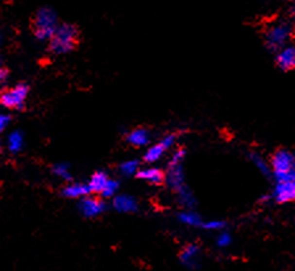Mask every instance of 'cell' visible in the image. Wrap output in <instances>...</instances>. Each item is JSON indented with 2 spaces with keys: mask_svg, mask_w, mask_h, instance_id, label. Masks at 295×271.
I'll use <instances>...</instances> for the list:
<instances>
[{
  "mask_svg": "<svg viewBox=\"0 0 295 271\" xmlns=\"http://www.w3.org/2000/svg\"><path fill=\"white\" fill-rule=\"evenodd\" d=\"M79 40L77 25L71 23L58 24L54 34L49 40V50L55 55L68 54L75 49Z\"/></svg>",
  "mask_w": 295,
  "mask_h": 271,
  "instance_id": "6da1fadb",
  "label": "cell"
},
{
  "mask_svg": "<svg viewBox=\"0 0 295 271\" xmlns=\"http://www.w3.org/2000/svg\"><path fill=\"white\" fill-rule=\"evenodd\" d=\"M272 176L276 183L295 182V157L289 149H278L269 161Z\"/></svg>",
  "mask_w": 295,
  "mask_h": 271,
  "instance_id": "7a4b0ae2",
  "label": "cell"
},
{
  "mask_svg": "<svg viewBox=\"0 0 295 271\" xmlns=\"http://www.w3.org/2000/svg\"><path fill=\"white\" fill-rule=\"evenodd\" d=\"M58 27V17L53 8L41 7L33 17V33L38 41H49Z\"/></svg>",
  "mask_w": 295,
  "mask_h": 271,
  "instance_id": "3957f363",
  "label": "cell"
},
{
  "mask_svg": "<svg viewBox=\"0 0 295 271\" xmlns=\"http://www.w3.org/2000/svg\"><path fill=\"white\" fill-rule=\"evenodd\" d=\"M291 37H293V25L289 21H278L266 29L263 44L270 53H278L279 50L289 45Z\"/></svg>",
  "mask_w": 295,
  "mask_h": 271,
  "instance_id": "277c9868",
  "label": "cell"
},
{
  "mask_svg": "<svg viewBox=\"0 0 295 271\" xmlns=\"http://www.w3.org/2000/svg\"><path fill=\"white\" fill-rule=\"evenodd\" d=\"M28 94L29 86L25 83H18L12 88L0 94V104L9 109H23Z\"/></svg>",
  "mask_w": 295,
  "mask_h": 271,
  "instance_id": "5b68a950",
  "label": "cell"
},
{
  "mask_svg": "<svg viewBox=\"0 0 295 271\" xmlns=\"http://www.w3.org/2000/svg\"><path fill=\"white\" fill-rule=\"evenodd\" d=\"M177 138V133H169V135L164 136L157 144L152 145V146L148 148V150L144 154V158H142L144 162L152 165V163H156L157 161H159L169 149H172L173 145L175 144Z\"/></svg>",
  "mask_w": 295,
  "mask_h": 271,
  "instance_id": "8992f818",
  "label": "cell"
},
{
  "mask_svg": "<svg viewBox=\"0 0 295 271\" xmlns=\"http://www.w3.org/2000/svg\"><path fill=\"white\" fill-rule=\"evenodd\" d=\"M107 209V204L104 200L99 198V196H86L79 199L78 203V211L86 219H95V217L102 216Z\"/></svg>",
  "mask_w": 295,
  "mask_h": 271,
  "instance_id": "52a82bcc",
  "label": "cell"
},
{
  "mask_svg": "<svg viewBox=\"0 0 295 271\" xmlns=\"http://www.w3.org/2000/svg\"><path fill=\"white\" fill-rule=\"evenodd\" d=\"M165 181L168 182L170 188L175 194L181 192L183 188L189 186L186 185V178H185V170H183V163L178 165H169L168 174H165Z\"/></svg>",
  "mask_w": 295,
  "mask_h": 271,
  "instance_id": "ba28073f",
  "label": "cell"
},
{
  "mask_svg": "<svg viewBox=\"0 0 295 271\" xmlns=\"http://www.w3.org/2000/svg\"><path fill=\"white\" fill-rule=\"evenodd\" d=\"M200 253L202 249L199 245L189 244L182 249L179 253V262L190 270H198L202 265L200 262Z\"/></svg>",
  "mask_w": 295,
  "mask_h": 271,
  "instance_id": "9c48e42d",
  "label": "cell"
},
{
  "mask_svg": "<svg viewBox=\"0 0 295 271\" xmlns=\"http://www.w3.org/2000/svg\"><path fill=\"white\" fill-rule=\"evenodd\" d=\"M272 200L278 204L291 203L295 199V182H281L276 183L272 191Z\"/></svg>",
  "mask_w": 295,
  "mask_h": 271,
  "instance_id": "30bf717a",
  "label": "cell"
},
{
  "mask_svg": "<svg viewBox=\"0 0 295 271\" xmlns=\"http://www.w3.org/2000/svg\"><path fill=\"white\" fill-rule=\"evenodd\" d=\"M112 207L120 213H135L139 211V202L135 196L128 194H118L112 198Z\"/></svg>",
  "mask_w": 295,
  "mask_h": 271,
  "instance_id": "8fae6325",
  "label": "cell"
},
{
  "mask_svg": "<svg viewBox=\"0 0 295 271\" xmlns=\"http://www.w3.org/2000/svg\"><path fill=\"white\" fill-rule=\"evenodd\" d=\"M276 64L282 71H291L295 65V49L293 45L285 46L278 53H276Z\"/></svg>",
  "mask_w": 295,
  "mask_h": 271,
  "instance_id": "7c38bea8",
  "label": "cell"
},
{
  "mask_svg": "<svg viewBox=\"0 0 295 271\" xmlns=\"http://www.w3.org/2000/svg\"><path fill=\"white\" fill-rule=\"evenodd\" d=\"M137 179L148 182L150 185L159 186L165 182V172L161 169L157 168H145L140 169L136 174Z\"/></svg>",
  "mask_w": 295,
  "mask_h": 271,
  "instance_id": "4fadbf2b",
  "label": "cell"
},
{
  "mask_svg": "<svg viewBox=\"0 0 295 271\" xmlns=\"http://www.w3.org/2000/svg\"><path fill=\"white\" fill-rule=\"evenodd\" d=\"M62 195L69 199H82V198H86L91 194L87 183L74 182V183H69L68 186H65L62 188Z\"/></svg>",
  "mask_w": 295,
  "mask_h": 271,
  "instance_id": "5bb4252c",
  "label": "cell"
},
{
  "mask_svg": "<svg viewBox=\"0 0 295 271\" xmlns=\"http://www.w3.org/2000/svg\"><path fill=\"white\" fill-rule=\"evenodd\" d=\"M127 141L135 148H144L150 144V133L145 128H135L128 132Z\"/></svg>",
  "mask_w": 295,
  "mask_h": 271,
  "instance_id": "9a60e30c",
  "label": "cell"
},
{
  "mask_svg": "<svg viewBox=\"0 0 295 271\" xmlns=\"http://www.w3.org/2000/svg\"><path fill=\"white\" fill-rule=\"evenodd\" d=\"M108 174L103 170H98L95 171L92 175L90 176V179L87 182V186H88V190H90V194H95L100 195L102 191L104 188L105 183L108 181Z\"/></svg>",
  "mask_w": 295,
  "mask_h": 271,
  "instance_id": "2e32d148",
  "label": "cell"
},
{
  "mask_svg": "<svg viewBox=\"0 0 295 271\" xmlns=\"http://www.w3.org/2000/svg\"><path fill=\"white\" fill-rule=\"evenodd\" d=\"M179 222H182L183 225L191 226V228H200L202 226V217L198 212H195L194 209H183L177 215Z\"/></svg>",
  "mask_w": 295,
  "mask_h": 271,
  "instance_id": "e0dca14e",
  "label": "cell"
},
{
  "mask_svg": "<svg viewBox=\"0 0 295 271\" xmlns=\"http://www.w3.org/2000/svg\"><path fill=\"white\" fill-rule=\"evenodd\" d=\"M7 148L11 153L17 154L24 148V135L20 131H14L8 136Z\"/></svg>",
  "mask_w": 295,
  "mask_h": 271,
  "instance_id": "ac0fdd59",
  "label": "cell"
},
{
  "mask_svg": "<svg viewBox=\"0 0 295 271\" xmlns=\"http://www.w3.org/2000/svg\"><path fill=\"white\" fill-rule=\"evenodd\" d=\"M119 172L124 176L136 175L140 170V161L139 159H127L119 165Z\"/></svg>",
  "mask_w": 295,
  "mask_h": 271,
  "instance_id": "d6986e66",
  "label": "cell"
},
{
  "mask_svg": "<svg viewBox=\"0 0 295 271\" xmlns=\"http://www.w3.org/2000/svg\"><path fill=\"white\" fill-rule=\"evenodd\" d=\"M249 158H250V161H252V163H253L254 166L257 168V170H259L262 175L268 176V178L269 176H272V171H270L269 162L263 159L262 155H260L259 153H250Z\"/></svg>",
  "mask_w": 295,
  "mask_h": 271,
  "instance_id": "ffe728a7",
  "label": "cell"
},
{
  "mask_svg": "<svg viewBox=\"0 0 295 271\" xmlns=\"http://www.w3.org/2000/svg\"><path fill=\"white\" fill-rule=\"evenodd\" d=\"M120 188V182L118 179H112V178H108V181L105 183L104 188L100 194V198L104 199H112L114 196L118 195V191Z\"/></svg>",
  "mask_w": 295,
  "mask_h": 271,
  "instance_id": "44dd1931",
  "label": "cell"
},
{
  "mask_svg": "<svg viewBox=\"0 0 295 271\" xmlns=\"http://www.w3.org/2000/svg\"><path fill=\"white\" fill-rule=\"evenodd\" d=\"M52 171L55 176H58L64 181H71V172H70V166L68 163H57L52 168Z\"/></svg>",
  "mask_w": 295,
  "mask_h": 271,
  "instance_id": "7402d4cb",
  "label": "cell"
},
{
  "mask_svg": "<svg viewBox=\"0 0 295 271\" xmlns=\"http://www.w3.org/2000/svg\"><path fill=\"white\" fill-rule=\"evenodd\" d=\"M227 225V221H224V220H209V221L202 222V226H200V228L205 229V231L222 232L226 231Z\"/></svg>",
  "mask_w": 295,
  "mask_h": 271,
  "instance_id": "603a6c76",
  "label": "cell"
},
{
  "mask_svg": "<svg viewBox=\"0 0 295 271\" xmlns=\"http://www.w3.org/2000/svg\"><path fill=\"white\" fill-rule=\"evenodd\" d=\"M232 236L229 232L227 231H222L219 232L218 237H216V246L220 249H224V248H228L229 245L232 244Z\"/></svg>",
  "mask_w": 295,
  "mask_h": 271,
  "instance_id": "cb8c5ba5",
  "label": "cell"
},
{
  "mask_svg": "<svg viewBox=\"0 0 295 271\" xmlns=\"http://www.w3.org/2000/svg\"><path fill=\"white\" fill-rule=\"evenodd\" d=\"M186 157V149L185 148H179L174 152L170 159H169V165H178V163H183Z\"/></svg>",
  "mask_w": 295,
  "mask_h": 271,
  "instance_id": "d4e9b609",
  "label": "cell"
},
{
  "mask_svg": "<svg viewBox=\"0 0 295 271\" xmlns=\"http://www.w3.org/2000/svg\"><path fill=\"white\" fill-rule=\"evenodd\" d=\"M9 122H11V116L5 113H0V133H3L7 129Z\"/></svg>",
  "mask_w": 295,
  "mask_h": 271,
  "instance_id": "484cf974",
  "label": "cell"
},
{
  "mask_svg": "<svg viewBox=\"0 0 295 271\" xmlns=\"http://www.w3.org/2000/svg\"><path fill=\"white\" fill-rule=\"evenodd\" d=\"M8 70L7 68H0V86L5 85V82L8 81Z\"/></svg>",
  "mask_w": 295,
  "mask_h": 271,
  "instance_id": "4316f807",
  "label": "cell"
},
{
  "mask_svg": "<svg viewBox=\"0 0 295 271\" xmlns=\"http://www.w3.org/2000/svg\"><path fill=\"white\" fill-rule=\"evenodd\" d=\"M1 38H3V37H1V33H0V44H1Z\"/></svg>",
  "mask_w": 295,
  "mask_h": 271,
  "instance_id": "83f0119b",
  "label": "cell"
}]
</instances>
